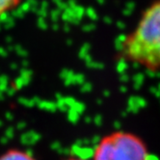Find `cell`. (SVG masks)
<instances>
[{
  "mask_svg": "<svg viewBox=\"0 0 160 160\" xmlns=\"http://www.w3.org/2000/svg\"><path fill=\"white\" fill-rule=\"evenodd\" d=\"M67 160H85V159H82V158H76V157H73V158H68Z\"/></svg>",
  "mask_w": 160,
  "mask_h": 160,
  "instance_id": "obj_5",
  "label": "cell"
},
{
  "mask_svg": "<svg viewBox=\"0 0 160 160\" xmlns=\"http://www.w3.org/2000/svg\"><path fill=\"white\" fill-rule=\"evenodd\" d=\"M0 160H36L28 152L19 148H11L0 155Z\"/></svg>",
  "mask_w": 160,
  "mask_h": 160,
  "instance_id": "obj_3",
  "label": "cell"
},
{
  "mask_svg": "<svg viewBox=\"0 0 160 160\" xmlns=\"http://www.w3.org/2000/svg\"><path fill=\"white\" fill-rule=\"evenodd\" d=\"M119 56L146 70L160 71V0L146 8L134 29L122 39Z\"/></svg>",
  "mask_w": 160,
  "mask_h": 160,
  "instance_id": "obj_1",
  "label": "cell"
},
{
  "mask_svg": "<svg viewBox=\"0 0 160 160\" xmlns=\"http://www.w3.org/2000/svg\"><path fill=\"white\" fill-rule=\"evenodd\" d=\"M94 160H151L142 138L129 131H113L98 141Z\"/></svg>",
  "mask_w": 160,
  "mask_h": 160,
  "instance_id": "obj_2",
  "label": "cell"
},
{
  "mask_svg": "<svg viewBox=\"0 0 160 160\" xmlns=\"http://www.w3.org/2000/svg\"><path fill=\"white\" fill-rule=\"evenodd\" d=\"M23 0H0V18L16 10Z\"/></svg>",
  "mask_w": 160,
  "mask_h": 160,
  "instance_id": "obj_4",
  "label": "cell"
}]
</instances>
